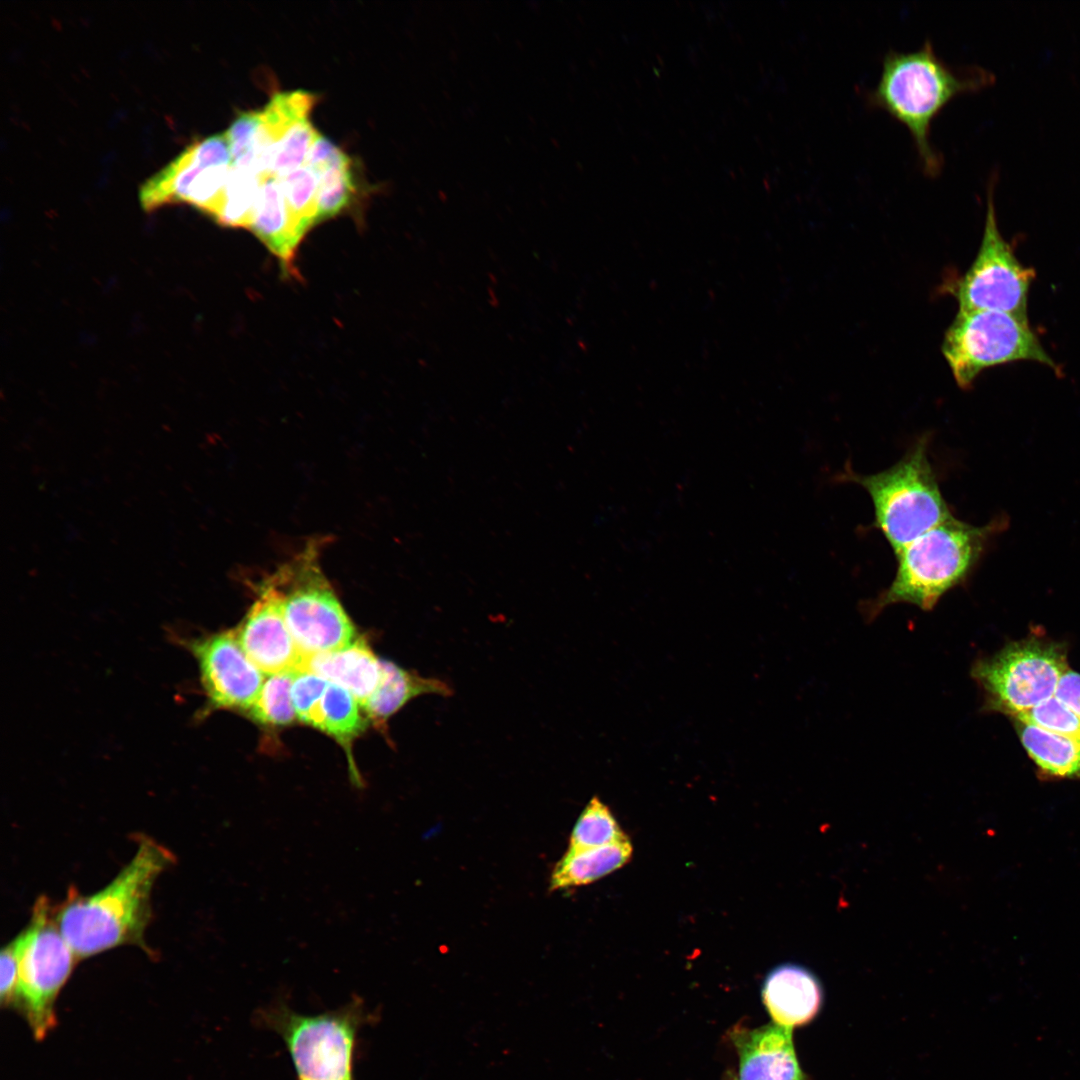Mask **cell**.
I'll list each match as a JSON object with an SVG mask.
<instances>
[{"label": "cell", "mask_w": 1080, "mask_h": 1080, "mask_svg": "<svg viewBox=\"0 0 1080 1080\" xmlns=\"http://www.w3.org/2000/svg\"><path fill=\"white\" fill-rule=\"evenodd\" d=\"M173 863L169 849L141 836L132 859L103 889L83 895L70 888L54 916L78 960L122 945L150 952L144 936L152 915L153 886Z\"/></svg>", "instance_id": "1"}, {"label": "cell", "mask_w": 1080, "mask_h": 1080, "mask_svg": "<svg viewBox=\"0 0 1080 1080\" xmlns=\"http://www.w3.org/2000/svg\"><path fill=\"white\" fill-rule=\"evenodd\" d=\"M995 74L979 65L953 66L926 39L917 49H889L882 58L877 84L865 91L866 102L887 111L909 130L922 170L937 176L943 156L930 140L931 124L957 95L992 85Z\"/></svg>", "instance_id": "2"}, {"label": "cell", "mask_w": 1080, "mask_h": 1080, "mask_svg": "<svg viewBox=\"0 0 1080 1080\" xmlns=\"http://www.w3.org/2000/svg\"><path fill=\"white\" fill-rule=\"evenodd\" d=\"M1008 526L1006 514L982 526L953 516L927 531L895 554L897 567L892 582L863 603V614L873 620L886 607L898 603L932 610L943 595L967 580L992 539Z\"/></svg>", "instance_id": "3"}, {"label": "cell", "mask_w": 1080, "mask_h": 1080, "mask_svg": "<svg viewBox=\"0 0 1080 1080\" xmlns=\"http://www.w3.org/2000/svg\"><path fill=\"white\" fill-rule=\"evenodd\" d=\"M929 436L923 435L893 466L861 475L846 466L842 479L869 494L874 527L895 554L915 539L953 517L929 461Z\"/></svg>", "instance_id": "4"}, {"label": "cell", "mask_w": 1080, "mask_h": 1080, "mask_svg": "<svg viewBox=\"0 0 1080 1080\" xmlns=\"http://www.w3.org/2000/svg\"><path fill=\"white\" fill-rule=\"evenodd\" d=\"M371 1016L360 998L316 1015L299 1014L278 1000L258 1014L284 1041L297 1080H355L357 1035Z\"/></svg>", "instance_id": "5"}, {"label": "cell", "mask_w": 1080, "mask_h": 1080, "mask_svg": "<svg viewBox=\"0 0 1080 1080\" xmlns=\"http://www.w3.org/2000/svg\"><path fill=\"white\" fill-rule=\"evenodd\" d=\"M320 545L311 540L273 575L282 594L286 625L303 656L343 648L356 634L323 573Z\"/></svg>", "instance_id": "6"}, {"label": "cell", "mask_w": 1080, "mask_h": 1080, "mask_svg": "<svg viewBox=\"0 0 1080 1080\" xmlns=\"http://www.w3.org/2000/svg\"><path fill=\"white\" fill-rule=\"evenodd\" d=\"M942 354L957 385L970 389L987 368L1018 361L1060 368L1043 348L1028 320L993 310H958L944 334Z\"/></svg>", "instance_id": "7"}, {"label": "cell", "mask_w": 1080, "mask_h": 1080, "mask_svg": "<svg viewBox=\"0 0 1080 1080\" xmlns=\"http://www.w3.org/2000/svg\"><path fill=\"white\" fill-rule=\"evenodd\" d=\"M1067 670L1063 646L1030 637L977 660L971 675L984 692L985 710L1015 717L1052 698Z\"/></svg>", "instance_id": "8"}, {"label": "cell", "mask_w": 1080, "mask_h": 1080, "mask_svg": "<svg viewBox=\"0 0 1080 1080\" xmlns=\"http://www.w3.org/2000/svg\"><path fill=\"white\" fill-rule=\"evenodd\" d=\"M15 938L19 967L16 1006L24 1012L35 1038L41 1040L55 1025V1000L78 959L44 896L37 899L29 924Z\"/></svg>", "instance_id": "9"}, {"label": "cell", "mask_w": 1080, "mask_h": 1080, "mask_svg": "<svg viewBox=\"0 0 1080 1080\" xmlns=\"http://www.w3.org/2000/svg\"><path fill=\"white\" fill-rule=\"evenodd\" d=\"M998 172L987 182V210L981 244L974 261L946 289L959 310H993L1028 320V297L1035 270L1024 266L1002 236L996 218L994 188Z\"/></svg>", "instance_id": "10"}, {"label": "cell", "mask_w": 1080, "mask_h": 1080, "mask_svg": "<svg viewBox=\"0 0 1080 1080\" xmlns=\"http://www.w3.org/2000/svg\"><path fill=\"white\" fill-rule=\"evenodd\" d=\"M197 660L207 697L204 713L218 709L247 712L264 683L263 673L248 658L235 630L183 641Z\"/></svg>", "instance_id": "11"}, {"label": "cell", "mask_w": 1080, "mask_h": 1080, "mask_svg": "<svg viewBox=\"0 0 1080 1080\" xmlns=\"http://www.w3.org/2000/svg\"><path fill=\"white\" fill-rule=\"evenodd\" d=\"M235 633L245 654L262 673L299 671L303 655L286 625L282 594L273 576L260 586L258 598Z\"/></svg>", "instance_id": "12"}, {"label": "cell", "mask_w": 1080, "mask_h": 1080, "mask_svg": "<svg viewBox=\"0 0 1080 1080\" xmlns=\"http://www.w3.org/2000/svg\"><path fill=\"white\" fill-rule=\"evenodd\" d=\"M739 1059L738 1080H808L801 1069L792 1030L775 1023L729 1031Z\"/></svg>", "instance_id": "13"}, {"label": "cell", "mask_w": 1080, "mask_h": 1080, "mask_svg": "<svg viewBox=\"0 0 1080 1080\" xmlns=\"http://www.w3.org/2000/svg\"><path fill=\"white\" fill-rule=\"evenodd\" d=\"M231 165L225 133L192 143L142 185L139 191L142 208L151 212L165 205L183 203L193 180L203 169Z\"/></svg>", "instance_id": "14"}, {"label": "cell", "mask_w": 1080, "mask_h": 1080, "mask_svg": "<svg viewBox=\"0 0 1080 1080\" xmlns=\"http://www.w3.org/2000/svg\"><path fill=\"white\" fill-rule=\"evenodd\" d=\"M761 997L773 1023L793 1030L811 1022L823 1004V989L807 968L785 963L764 980Z\"/></svg>", "instance_id": "15"}, {"label": "cell", "mask_w": 1080, "mask_h": 1080, "mask_svg": "<svg viewBox=\"0 0 1080 1080\" xmlns=\"http://www.w3.org/2000/svg\"><path fill=\"white\" fill-rule=\"evenodd\" d=\"M299 671L311 672L345 688L361 707L381 679L380 660L362 639L337 650L303 656Z\"/></svg>", "instance_id": "16"}, {"label": "cell", "mask_w": 1080, "mask_h": 1080, "mask_svg": "<svg viewBox=\"0 0 1080 1080\" xmlns=\"http://www.w3.org/2000/svg\"><path fill=\"white\" fill-rule=\"evenodd\" d=\"M249 229L279 258L288 275L297 276L294 261L304 234L288 207L278 179L272 175L262 182Z\"/></svg>", "instance_id": "17"}, {"label": "cell", "mask_w": 1080, "mask_h": 1080, "mask_svg": "<svg viewBox=\"0 0 1080 1080\" xmlns=\"http://www.w3.org/2000/svg\"><path fill=\"white\" fill-rule=\"evenodd\" d=\"M306 165L319 181L315 225L351 208L357 188L352 159L343 150L320 136L309 151Z\"/></svg>", "instance_id": "18"}, {"label": "cell", "mask_w": 1080, "mask_h": 1080, "mask_svg": "<svg viewBox=\"0 0 1080 1080\" xmlns=\"http://www.w3.org/2000/svg\"><path fill=\"white\" fill-rule=\"evenodd\" d=\"M380 667V683L362 708L381 727L413 698L427 694L450 697L453 694L452 687L441 679L423 677L388 660H380Z\"/></svg>", "instance_id": "19"}, {"label": "cell", "mask_w": 1080, "mask_h": 1080, "mask_svg": "<svg viewBox=\"0 0 1080 1080\" xmlns=\"http://www.w3.org/2000/svg\"><path fill=\"white\" fill-rule=\"evenodd\" d=\"M359 706L348 690L328 681L323 693L301 721L333 737L345 749L357 785L360 782L353 764L351 746L367 727Z\"/></svg>", "instance_id": "20"}, {"label": "cell", "mask_w": 1080, "mask_h": 1080, "mask_svg": "<svg viewBox=\"0 0 1080 1080\" xmlns=\"http://www.w3.org/2000/svg\"><path fill=\"white\" fill-rule=\"evenodd\" d=\"M631 855L628 838L595 848L568 849L552 871L550 888L567 889L592 883L621 868Z\"/></svg>", "instance_id": "21"}, {"label": "cell", "mask_w": 1080, "mask_h": 1080, "mask_svg": "<svg viewBox=\"0 0 1080 1080\" xmlns=\"http://www.w3.org/2000/svg\"><path fill=\"white\" fill-rule=\"evenodd\" d=\"M1018 722L1020 740L1044 774L1080 780V743L1034 725Z\"/></svg>", "instance_id": "22"}, {"label": "cell", "mask_w": 1080, "mask_h": 1080, "mask_svg": "<svg viewBox=\"0 0 1080 1080\" xmlns=\"http://www.w3.org/2000/svg\"><path fill=\"white\" fill-rule=\"evenodd\" d=\"M267 174L231 166L222 201L214 220L223 226L250 228L260 188Z\"/></svg>", "instance_id": "23"}, {"label": "cell", "mask_w": 1080, "mask_h": 1080, "mask_svg": "<svg viewBox=\"0 0 1080 1080\" xmlns=\"http://www.w3.org/2000/svg\"><path fill=\"white\" fill-rule=\"evenodd\" d=\"M318 101L314 94L303 91L279 92L271 98L262 111V144L274 153L277 142L297 122L309 118Z\"/></svg>", "instance_id": "24"}, {"label": "cell", "mask_w": 1080, "mask_h": 1080, "mask_svg": "<svg viewBox=\"0 0 1080 1080\" xmlns=\"http://www.w3.org/2000/svg\"><path fill=\"white\" fill-rule=\"evenodd\" d=\"M298 671H285L269 675L261 691L248 709L247 714L258 723L269 726H286L297 718L291 687Z\"/></svg>", "instance_id": "25"}, {"label": "cell", "mask_w": 1080, "mask_h": 1080, "mask_svg": "<svg viewBox=\"0 0 1080 1080\" xmlns=\"http://www.w3.org/2000/svg\"><path fill=\"white\" fill-rule=\"evenodd\" d=\"M627 838L610 809L599 798L593 797L571 831L568 849L595 848Z\"/></svg>", "instance_id": "26"}, {"label": "cell", "mask_w": 1080, "mask_h": 1080, "mask_svg": "<svg viewBox=\"0 0 1080 1080\" xmlns=\"http://www.w3.org/2000/svg\"><path fill=\"white\" fill-rule=\"evenodd\" d=\"M288 207L305 235L315 225L319 181L316 174L303 166L277 178Z\"/></svg>", "instance_id": "27"}, {"label": "cell", "mask_w": 1080, "mask_h": 1080, "mask_svg": "<svg viewBox=\"0 0 1080 1080\" xmlns=\"http://www.w3.org/2000/svg\"><path fill=\"white\" fill-rule=\"evenodd\" d=\"M319 135L309 118L294 124L275 145L270 174L278 178L305 166Z\"/></svg>", "instance_id": "28"}, {"label": "cell", "mask_w": 1080, "mask_h": 1080, "mask_svg": "<svg viewBox=\"0 0 1080 1080\" xmlns=\"http://www.w3.org/2000/svg\"><path fill=\"white\" fill-rule=\"evenodd\" d=\"M1014 718L1080 743V717L1054 696Z\"/></svg>", "instance_id": "29"}, {"label": "cell", "mask_w": 1080, "mask_h": 1080, "mask_svg": "<svg viewBox=\"0 0 1080 1080\" xmlns=\"http://www.w3.org/2000/svg\"><path fill=\"white\" fill-rule=\"evenodd\" d=\"M0 978V1001L2 1006H16L19 981L18 945L16 938L5 945L1 950Z\"/></svg>", "instance_id": "30"}, {"label": "cell", "mask_w": 1080, "mask_h": 1080, "mask_svg": "<svg viewBox=\"0 0 1080 1080\" xmlns=\"http://www.w3.org/2000/svg\"><path fill=\"white\" fill-rule=\"evenodd\" d=\"M1054 697L1080 717V675L1068 669L1061 677Z\"/></svg>", "instance_id": "31"}]
</instances>
